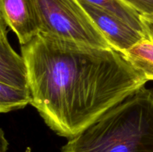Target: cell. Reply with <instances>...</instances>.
<instances>
[{"mask_svg": "<svg viewBox=\"0 0 153 152\" xmlns=\"http://www.w3.org/2000/svg\"><path fill=\"white\" fill-rule=\"evenodd\" d=\"M31 105L58 135L71 139L144 86L122 52L40 32L21 47Z\"/></svg>", "mask_w": 153, "mask_h": 152, "instance_id": "6da1fadb", "label": "cell"}, {"mask_svg": "<svg viewBox=\"0 0 153 152\" xmlns=\"http://www.w3.org/2000/svg\"><path fill=\"white\" fill-rule=\"evenodd\" d=\"M61 152H153V89L134 91L70 139Z\"/></svg>", "mask_w": 153, "mask_h": 152, "instance_id": "7a4b0ae2", "label": "cell"}, {"mask_svg": "<svg viewBox=\"0 0 153 152\" xmlns=\"http://www.w3.org/2000/svg\"><path fill=\"white\" fill-rule=\"evenodd\" d=\"M40 32L92 47L112 48L79 0H36Z\"/></svg>", "mask_w": 153, "mask_h": 152, "instance_id": "3957f363", "label": "cell"}, {"mask_svg": "<svg viewBox=\"0 0 153 152\" xmlns=\"http://www.w3.org/2000/svg\"><path fill=\"white\" fill-rule=\"evenodd\" d=\"M79 1L114 49L123 52L146 39L143 33L116 15L84 0Z\"/></svg>", "mask_w": 153, "mask_h": 152, "instance_id": "277c9868", "label": "cell"}, {"mask_svg": "<svg viewBox=\"0 0 153 152\" xmlns=\"http://www.w3.org/2000/svg\"><path fill=\"white\" fill-rule=\"evenodd\" d=\"M1 18L17 36L21 46L40 33L36 0H0Z\"/></svg>", "mask_w": 153, "mask_h": 152, "instance_id": "5b68a950", "label": "cell"}, {"mask_svg": "<svg viewBox=\"0 0 153 152\" xmlns=\"http://www.w3.org/2000/svg\"><path fill=\"white\" fill-rule=\"evenodd\" d=\"M7 24L0 19V83L30 90L25 59L10 46L7 37Z\"/></svg>", "mask_w": 153, "mask_h": 152, "instance_id": "8992f818", "label": "cell"}, {"mask_svg": "<svg viewBox=\"0 0 153 152\" xmlns=\"http://www.w3.org/2000/svg\"><path fill=\"white\" fill-rule=\"evenodd\" d=\"M123 53L147 80H153V41L143 39Z\"/></svg>", "mask_w": 153, "mask_h": 152, "instance_id": "52a82bcc", "label": "cell"}, {"mask_svg": "<svg viewBox=\"0 0 153 152\" xmlns=\"http://www.w3.org/2000/svg\"><path fill=\"white\" fill-rule=\"evenodd\" d=\"M116 15L140 32L143 33L140 14L122 0H84Z\"/></svg>", "mask_w": 153, "mask_h": 152, "instance_id": "ba28073f", "label": "cell"}, {"mask_svg": "<svg viewBox=\"0 0 153 152\" xmlns=\"http://www.w3.org/2000/svg\"><path fill=\"white\" fill-rule=\"evenodd\" d=\"M31 91L0 83V112L8 113L31 103Z\"/></svg>", "mask_w": 153, "mask_h": 152, "instance_id": "9c48e42d", "label": "cell"}, {"mask_svg": "<svg viewBox=\"0 0 153 152\" xmlns=\"http://www.w3.org/2000/svg\"><path fill=\"white\" fill-rule=\"evenodd\" d=\"M140 14L153 15V0H122Z\"/></svg>", "mask_w": 153, "mask_h": 152, "instance_id": "30bf717a", "label": "cell"}, {"mask_svg": "<svg viewBox=\"0 0 153 152\" xmlns=\"http://www.w3.org/2000/svg\"><path fill=\"white\" fill-rule=\"evenodd\" d=\"M140 21L146 39L153 41V15L140 14Z\"/></svg>", "mask_w": 153, "mask_h": 152, "instance_id": "8fae6325", "label": "cell"}]
</instances>
